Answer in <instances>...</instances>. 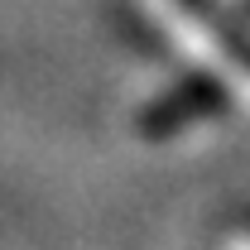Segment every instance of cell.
<instances>
[{"label": "cell", "mask_w": 250, "mask_h": 250, "mask_svg": "<svg viewBox=\"0 0 250 250\" xmlns=\"http://www.w3.org/2000/svg\"><path fill=\"white\" fill-rule=\"evenodd\" d=\"M217 106V96H212V87H202V82H192V87H183V92H168L164 101H159L154 111L145 116V130L149 135H164V130H173L178 121H188V116H197V111H212Z\"/></svg>", "instance_id": "obj_1"}]
</instances>
